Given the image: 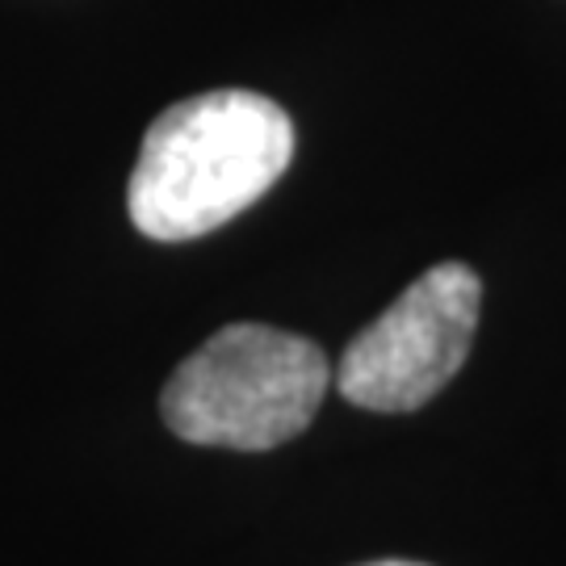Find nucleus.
Listing matches in <instances>:
<instances>
[{
	"instance_id": "f257e3e1",
	"label": "nucleus",
	"mask_w": 566,
	"mask_h": 566,
	"mask_svg": "<svg viewBox=\"0 0 566 566\" xmlns=\"http://www.w3.org/2000/svg\"><path fill=\"white\" fill-rule=\"evenodd\" d=\"M294 156V122L248 88L168 105L147 126L126 210L147 240L181 243L231 223L264 198Z\"/></svg>"
},
{
	"instance_id": "f03ea898",
	"label": "nucleus",
	"mask_w": 566,
	"mask_h": 566,
	"mask_svg": "<svg viewBox=\"0 0 566 566\" xmlns=\"http://www.w3.org/2000/svg\"><path fill=\"white\" fill-rule=\"evenodd\" d=\"M327 386L332 365L315 340L282 327L231 324L177 365L160 411L189 446L261 453L306 432Z\"/></svg>"
},
{
	"instance_id": "7ed1b4c3",
	"label": "nucleus",
	"mask_w": 566,
	"mask_h": 566,
	"mask_svg": "<svg viewBox=\"0 0 566 566\" xmlns=\"http://www.w3.org/2000/svg\"><path fill=\"white\" fill-rule=\"evenodd\" d=\"M483 282L462 261L432 264L365 324L336 365L340 399L365 411H416L470 357Z\"/></svg>"
},
{
	"instance_id": "20e7f679",
	"label": "nucleus",
	"mask_w": 566,
	"mask_h": 566,
	"mask_svg": "<svg viewBox=\"0 0 566 566\" xmlns=\"http://www.w3.org/2000/svg\"><path fill=\"white\" fill-rule=\"evenodd\" d=\"M365 566H424V563H399V558H390V563H365Z\"/></svg>"
}]
</instances>
